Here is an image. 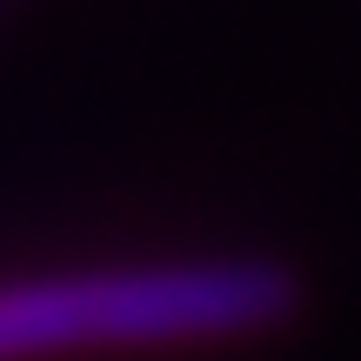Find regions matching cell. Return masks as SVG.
Wrapping results in <instances>:
<instances>
[{
    "label": "cell",
    "mask_w": 361,
    "mask_h": 361,
    "mask_svg": "<svg viewBox=\"0 0 361 361\" xmlns=\"http://www.w3.org/2000/svg\"><path fill=\"white\" fill-rule=\"evenodd\" d=\"M288 308H295V274L261 255L0 274V361L247 341L288 322Z\"/></svg>",
    "instance_id": "6da1fadb"
}]
</instances>
